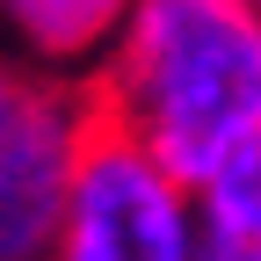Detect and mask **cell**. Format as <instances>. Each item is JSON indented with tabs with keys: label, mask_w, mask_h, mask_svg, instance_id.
Wrapping results in <instances>:
<instances>
[{
	"label": "cell",
	"mask_w": 261,
	"mask_h": 261,
	"mask_svg": "<svg viewBox=\"0 0 261 261\" xmlns=\"http://www.w3.org/2000/svg\"><path fill=\"white\" fill-rule=\"evenodd\" d=\"M94 94L116 130L196 189L261 130V8L254 0H138Z\"/></svg>",
	"instance_id": "cell-1"
},
{
	"label": "cell",
	"mask_w": 261,
	"mask_h": 261,
	"mask_svg": "<svg viewBox=\"0 0 261 261\" xmlns=\"http://www.w3.org/2000/svg\"><path fill=\"white\" fill-rule=\"evenodd\" d=\"M102 94L73 73H8L0 87V261H51L58 225L94 138H102Z\"/></svg>",
	"instance_id": "cell-2"
},
{
	"label": "cell",
	"mask_w": 261,
	"mask_h": 261,
	"mask_svg": "<svg viewBox=\"0 0 261 261\" xmlns=\"http://www.w3.org/2000/svg\"><path fill=\"white\" fill-rule=\"evenodd\" d=\"M51 261H196V189L130 130L102 123Z\"/></svg>",
	"instance_id": "cell-3"
},
{
	"label": "cell",
	"mask_w": 261,
	"mask_h": 261,
	"mask_svg": "<svg viewBox=\"0 0 261 261\" xmlns=\"http://www.w3.org/2000/svg\"><path fill=\"white\" fill-rule=\"evenodd\" d=\"M8 8V37L29 65L44 73H102L123 22L138 0H0Z\"/></svg>",
	"instance_id": "cell-4"
},
{
	"label": "cell",
	"mask_w": 261,
	"mask_h": 261,
	"mask_svg": "<svg viewBox=\"0 0 261 261\" xmlns=\"http://www.w3.org/2000/svg\"><path fill=\"white\" fill-rule=\"evenodd\" d=\"M196 261H261V130L196 181Z\"/></svg>",
	"instance_id": "cell-5"
},
{
	"label": "cell",
	"mask_w": 261,
	"mask_h": 261,
	"mask_svg": "<svg viewBox=\"0 0 261 261\" xmlns=\"http://www.w3.org/2000/svg\"><path fill=\"white\" fill-rule=\"evenodd\" d=\"M254 8H261V0H254Z\"/></svg>",
	"instance_id": "cell-6"
}]
</instances>
